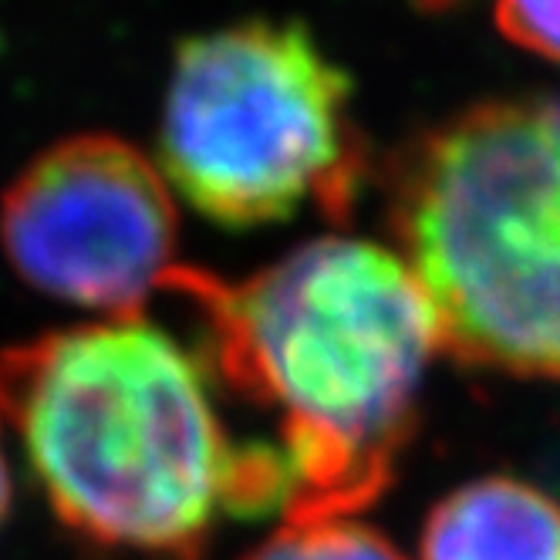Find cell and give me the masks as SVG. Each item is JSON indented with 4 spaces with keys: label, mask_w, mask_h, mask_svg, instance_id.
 I'll return each mask as SVG.
<instances>
[{
    "label": "cell",
    "mask_w": 560,
    "mask_h": 560,
    "mask_svg": "<svg viewBox=\"0 0 560 560\" xmlns=\"http://www.w3.org/2000/svg\"><path fill=\"white\" fill-rule=\"evenodd\" d=\"M213 369L145 314L0 351V419L61 524L102 550L196 560L226 516L291 510L277 443H236Z\"/></svg>",
    "instance_id": "6da1fadb"
},
{
    "label": "cell",
    "mask_w": 560,
    "mask_h": 560,
    "mask_svg": "<svg viewBox=\"0 0 560 560\" xmlns=\"http://www.w3.org/2000/svg\"><path fill=\"white\" fill-rule=\"evenodd\" d=\"M163 291L199 317L213 375L277 419L294 483L284 520L354 516L388 490L443 351L402 254L331 233L244 280L176 264Z\"/></svg>",
    "instance_id": "7a4b0ae2"
},
{
    "label": "cell",
    "mask_w": 560,
    "mask_h": 560,
    "mask_svg": "<svg viewBox=\"0 0 560 560\" xmlns=\"http://www.w3.org/2000/svg\"><path fill=\"white\" fill-rule=\"evenodd\" d=\"M388 220L450 358L560 382L557 102H483L425 132L395 163Z\"/></svg>",
    "instance_id": "3957f363"
},
{
    "label": "cell",
    "mask_w": 560,
    "mask_h": 560,
    "mask_svg": "<svg viewBox=\"0 0 560 560\" xmlns=\"http://www.w3.org/2000/svg\"><path fill=\"white\" fill-rule=\"evenodd\" d=\"M159 170L226 230L284 223L314 203L348 217L365 179L351 78L298 21H244L176 48Z\"/></svg>",
    "instance_id": "277c9868"
},
{
    "label": "cell",
    "mask_w": 560,
    "mask_h": 560,
    "mask_svg": "<svg viewBox=\"0 0 560 560\" xmlns=\"http://www.w3.org/2000/svg\"><path fill=\"white\" fill-rule=\"evenodd\" d=\"M176 203L163 170L126 139L71 136L34 155L0 199V247L48 298L142 314L176 267Z\"/></svg>",
    "instance_id": "5b68a950"
},
{
    "label": "cell",
    "mask_w": 560,
    "mask_h": 560,
    "mask_svg": "<svg viewBox=\"0 0 560 560\" xmlns=\"http://www.w3.org/2000/svg\"><path fill=\"white\" fill-rule=\"evenodd\" d=\"M419 560H560V500L513 472L466 479L429 510Z\"/></svg>",
    "instance_id": "8992f818"
},
{
    "label": "cell",
    "mask_w": 560,
    "mask_h": 560,
    "mask_svg": "<svg viewBox=\"0 0 560 560\" xmlns=\"http://www.w3.org/2000/svg\"><path fill=\"white\" fill-rule=\"evenodd\" d=\"M244 560H406V553L354 516H307L284 520Z\"/></svg>",
    "instance_id": "52a82bcc"
},
{
    "label": "cell",
    "mask_w": 560,
    "mask_h": 560,
    "mask_svg": "<svg viewBox=\"0 0 560 560\" xmlns=\"http://www.w3.org/2000/svg\"><path fill=\"white\" fill-rule=\"evenodd\" d=\"M493 14L513 45L560 65V0H497Z\"/></svg>",
    "instance_id": "ba28073f"
},
{
    "label": "cell",
    "mask_w": 560,
    "mask_h": 560,
    "mask_svg": "<svg viewBox=\"0 0 560 560\" xmlns=\"http://www.w3.org/2000/svg\"><path fill=\"white\" fill-rule=\"evenodd\" d=\"M0 422H4V419H0ZM11 500H14L11 463H8V453H4V435H0V527H4V520L11 513Z\"/></svg>",
    "instance_id": "9c48e42d"
}]
</instances>
